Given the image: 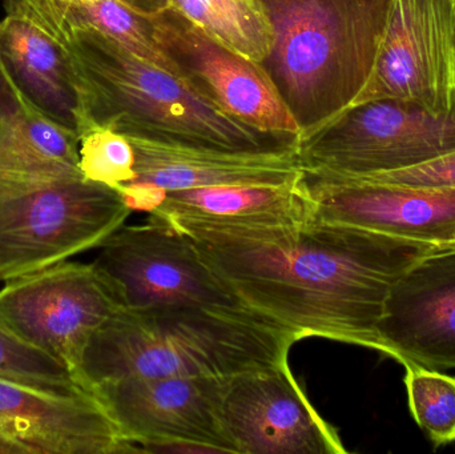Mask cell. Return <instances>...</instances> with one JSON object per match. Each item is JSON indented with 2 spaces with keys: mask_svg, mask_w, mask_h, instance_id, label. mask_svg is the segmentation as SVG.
I'll return each mask as SVG.
<instances>
[{
  "mask_svg": "<svg viewBox=\"0 0 455 454\" xmlns=\"http://www.w3.org/2000/svg\"><path fill=\"white\" fill-rule=\"evenodd\" d=\"M136 154L138 183L160 191L220 186H285L305 176L299 141L254 151L195 146L175 140L125 135Z\"/></svg>",
  "mask_w": 455,
  "mask_h": 454,
  "instance_id": "2e32d148",
  "label": "cell"
},
{
  "mask_svg": "<svg viewBox=\"0 0 455 454\" xmlns=\"http://www.w3.org/2000/svg\"><path fill=\"white\" fill-rule=\"evenodd\" d=\"M79 143L29 103L0 59V179L80 178Z\"/></svg>",
  "mask_w": 455,
  "mask_h": 454,
  "instance_id": "ac0fdd59",
  "label": "cell"
},
{
  "mask_svg": "<svg viewBox=\"0 0 455 454\" xmlns=\"http://www.w3.org/2000/svg\"><path fill=\"white\" fill-rule=\"evenodd\" d=\"M79 167L87 180L115 189L138 176L135 148L130 139L107 128H95L80 139Z\"/></svg>",
  "mask_w": 455,
  "mask_h": 454,
  "instance_id": "cb8c5ba5",
  "label": "cell"
},
{
  "mask_svg": "<svg viewBox=\"0 0 455 454\" xmlns=\"http://www.w3.org/2000/svg\"><path fill=\"white\" fill-rule=\"evenodd\" d=\"M272 32L265 60L301 128L328 127L371 79L393 0H259Z\"/></svg>",
  "mask_w": 455,
  "mask_h": 454,
  "instance_id": "277c9868",
  "label": "cell"
},
{
  "mask_svg": "<svg viewBox=\"0 0 455 454\" xmlns=\"http://www.w3.org/2000/svg\"><path fill=\"white\" fill-rule=\"evenodd\" d=\"M315 219L427 244L455 243V189L305 172Z\"/></svg>",
  "mask_w": 455,
  "mask_h": 454,
  "instance_id": "5bb4252c",
  "label": "cell"
},
{
  "mask_svg": "<svg viewBox=\"0 0 455 454\" xmlns=\"http://www.w3.org/2000/svg\"><path fill=\"white\" fill-rule=\"evenodd\" d=\"M120 309L93 264L61 261L0 288V328L58 360L75 378L88 341Z\"/></svg>",
  "mask_w": 455,
  "mask_h": 454,
  "instance_id": "ba28073f",
  "label": "cell"
},
{
  "mask_svg": "<svg viewBox=\"0 0 455 454\" xmlns=\"http://www.w3.org/2000/svg\"><path fill=\"white\" fill-rule=\"evenodd\" d=\"M384 354L455 368V243L419 259L395 283L379 325Z\"/></svg>",
  "mask_w": 455,
  "mask_h": 454,
  "instance_id": "9a60e30c",
  "label": "cell"
},
{
  "mask_svg": "<svg viewBox=\"0 0 455 454\" xmlns=\"http://www.w3.org/2000/svg\"><path fill=\"white\" fill-rule=\"evenodd\" d=\"M147 21L160 47L224 112L262 135L299 141V122L264 64L219 44L175 10Z\"/></svg>",
  "mask_w": 455,
  "mask_h": 454,
  "instance_id": "8fae6325",
  "label": "cell"
},
{
  "mask_svg": "<svg viewBox=\"0 0 455 454\" xmlns=\"http://www.w3.org/2000/svg\"><path fill=\"white\" fill-rule=\"evenodd\" d=\"M409 408L435 445L455 442V378L413 362H403Z\"/></svg>",
  "mask_w": 455,
  "mask_h": 454,
  "instance_id": "7402d4cb",
  "label": "cell"
},
{
  "mask_svg": "<svg viewBox=\"0 0 455 454\" xmlns=\"http://www.w3.org/2000/svg\"><path fill=\"white\" fill-rule=\"evenodd\" d=\"M224 380L130 378L99 384L91 394L136 453L141 444L170 442H195L218 453H235L221 418Z\"/></svg>",
  "mask_w": 455,
  "mask_h": 454,
  "instance_id": "7c38bea8",
  "label": "cell"
},
{
  "mask_svg": "<svg viewBox=\"0 0 455 454\" xmlns=\"http://www.w3.org/2000/svg\"><path fill=\"white\" fill-rule=\"evenodd\" d=\"M317 175H323V173H317ZM325 176L345 179V180L363 181V183L400 184V186L455 189V151L432 160V162L425 163V164L406 168V170L393 171V172L373 173V175L355 176V178Z\"/></svg>",
  "mask_w": 455,
  "mask_h": 454,
  "instance_id": "d4e9b609",
  "label": "cell"
},
{
  "mask_svg": "<svg viewBox=\"0 0 455 454\" xmlns=\"http://www.w3.org/2000/svg\"><path fill=\"white\" fill-rule=\"evenodd\" d=\"M157 216L194 240L246 311L299 340L326 339L381 354L379 325L393 287L443 247L317 219L275 224Z\"/></svg>",
  "mask_w": 455,
  "mask_h": 454,
  "instance_id": "6da1fadb",
  "label": "cell"
},
{
  "mask_svg": "<svg viewBox=\"0 0 455 454\" xmlns=\"http://www.w3.org/2000/svg\"><path fill=\"white\" fill-rule=\"evenodd\" d=\"M238 223L299 224L315 219L305 176L285 186H220L168 192L155 212Z\"/></svg>",
  "mask_w": 455,
  "mask_h": 454,
  "instance_id": "d6986e66",
  "label": "cell"
},
{
  "mask_svg": "<svg viewBox=\"0 0 455 454\" xmlns=\"http://www.w3.org/2000/svg\"><path fill=\"white\" fill-rule=\"evenodd\" d=\"M0 378L53 394L85 391L63 364L0 328Z\"/></svg>",
  "mask_w": 455,
  "mask_h": 454,
  "instance_id": "603a6c76",
  "label": "cell"
},
{
  "mask_svg": "<svg viewBox=\"0 0 455 454\" xmlns=\"http://www.w3.org/2000/svg\"><path fill=\"white\" fill-rule=\"evenodd\" d=\"M93 266L122 309L205 306L245 309L208 267L194 240L149 215L147 223L109 235Z\"/></svg>",
  "mask_w": 455,
  "mask_h": 454,
  "instance_id": "52a82bcc",
  "label": "cell"
},
{
  "mask_svg": "<svg viewBox=\"0 0 455 454\" xmlns=\"http://www.w3.org/2000/svg\"><path fill=\"white\" fill-rule=\"evenodd\" d=\"M172 10L230 51L262 64L269 56L272 32L265 24L237 15L213 0H172Z\"/></svg>",
  "mask_w": 455,
  "mask_h": 454,
  "instance_id": "44dd1931",
  "label": "cell"
},
{
  "mask_svg": "<svg viewBox=\"0 0 455 454\" xmlns=\"http://www.w3.org/2000/svg\"><path fill=\"white\" fill-rule=\"evenodd\" d=\"M131 12L149 20L165 11L172 10V0H120Z\"/></svg>",
  "mask_w": 455,
  "mask_h": 454,
  "instance_id": "484cf974",
  "label": "cell"
},
{
  "mask_svg": "<svg viewBox=\"0 0 455 454\" xmlns=\"http://www.w3.org/2000/svg\"><path fill=\"white\" fill-rule=\"evenodd\" d=\"M381 99L454 108L455 0H393L371 79L352 107Z\"/></svg>",
  "mask_w": 455,
  "mask_h": 454,
  "instance_id": "9c48e42d",
  "label": "cell"
},
{
  "mask_svg": "<svg viewBox=\"0 0 455 454\" xmlns=\"http://www.w3.org/2000/svg\"><path fill=\"white\" fill-rule=\"evenodd\" d=\"M454 151L455 106L437 114L395 99L352 107L299 143L304 171L344 178L406 170Z\"/></svg>",
  "mask_w": 455,
  "mask_h": 454,
  "instance_id": "8992f818",
  "label": "cell"
},
{
  "mask_svg": "<svg viewBox=\"0 0 455 454\" xmlns=\"http://www.w3.org/2000/svg\"><path fill=\"white\" fill-rule=\"evenodd\" d=\"M130 215L117 189L83 176L0 179V283L100 247Z\"/></svg>",
  "mask_w": 455,
  "mask_h": 454,
  "instance_id": "5b68a950",
  "label": "cell"
},
{
  "mask_svg": "<svg viewBox=\"0 0 455 454\" xmlns=\"http://www.w3.org/2000/svg\"><path fill=\"white\" fill-rule=\"evenodd\" d=\"M40 20L87 26L114 37L124 47L165 71L196 82L188 71L160 47L148 21L131 12L120 0H24ZM197 83V82H196Z\"/></svg>",
  "mask_w": 455,
  "mask_h": 454,
  "instance_id": "ffe728a7",
  "label": "cell"
},
{
  "mask_svg": "<svg viewBox=\"0 0 455 454\" xmlns=\"http://www.w3.org/2000/svg\"><path fill=\"white\" fill-rule=\"evenodd\" d=\"M136 453L91 392L53 394L0 378V454Z\"/></svg>",
  "mask_w": 455,
  "mask_h": 454,
  "instance_id": "4fadbf2b",
  "label": "cell"
},
{
  "mask_svg": "<svg viewBox=\"0 0 455 454\" xmlns=\"http://www.w3.org/2000/svg\"><path fill=\"white\" fill-rule=\"evenodd\" d=\"M294 333L246 309H120L88 341L76 380L85 391L130 378H228L288 362Z\"/></svg>",
  "mask_w": 455,
  "mask_h": 454,
  "instance_id": "7a4b0ae2",
  "label": "cell"
},
{
  "mask_svg": "<svg viewBox=\"0 0 455 454\" xmlns=\"http://www.w3.org/2000/svg\"><path fill=\"white\" fill-rule=\"evenodd\" d=\"M0 59L29 103L80 140L84 117L68 56L24 0H4Z\"/></svg>",
  "mask_w": 455,
  "mask_h": 454,
  "instance_id": "e0dca14e",
  "label": "cell"
},
{
  "mask_svg": "<svg viewBox=\"0 0 455 454\" xmlns=\"http://www.w3.org/2000/svg\"><path fill=\"white\" fill-rule=\"evenodd\" d=\"M221 418L237 454L347 453L288 362L226 378Z\"/></svg>",
  "mask_w": 455,
  "mask_h": 454,
  "instance_id": "30bf717a",
  "label": "cell"
},
{
  "mask_svg": "<svg viewBox=\"0 0 455 454\" xmlns=\"http://www.w3.org/2000/svg\"><path fill=\"white\" fill-rule=\"evenodd\" d=\"M36 19L68 56L84 135L107 128L123 135L235 151L273 148L293 141L257 132L224 112L199 83L165 71L92 27Z\"/></svg>",
  "mask_w": 455,
  "mask_h": 454,
  "instance_id": "3957f363",
  "label": "cell"
}]
</instances>
